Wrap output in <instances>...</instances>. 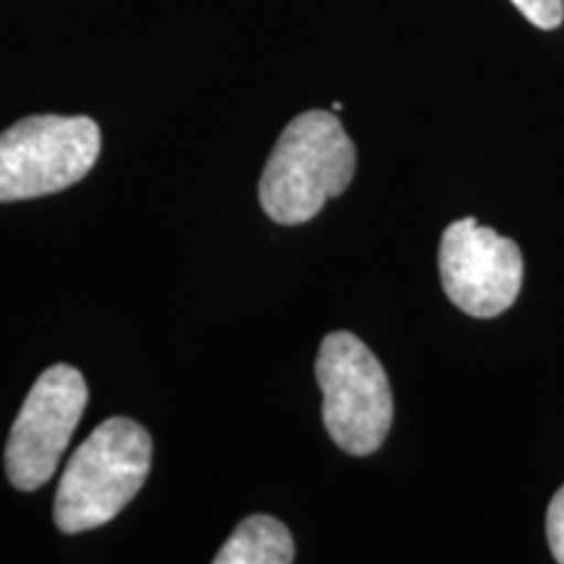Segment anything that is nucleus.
Segmentation results:
<instances>
[{
    "instance_id": "1",
    "label": "nucleus",
    "mask_w": 564,
    "mask_h": 564,
    "mask_svg": "<svg viewBox=\"0 0 564 564\" xmlns=\"http://www.w3.org/2000/svg\"><path fill=\"white\" fill-rule=\"evenodd\" d=\"M356 147L340 118L333 110H306L280 133L259 181V202L274 223H308L350 186Z\"/></svg>"
},
{
    "instance_id": "2",
    "label": "nucleus",
    "mask_w": 564,
    "mask_h": 564,
    "mask_svg": "<svg viewBox=\"0 0 564 564\" xmlns=\"http://www.w3.org/2000/svg\"><path fill=\"white\" fill-rule=\"evenodd\" d=\"M152 468V436L131 419H108L70 455L55 494V525L84 533L110 523Z\"/></svg>"
},
{
    "instance_id": "3",
    "label": "nucleus",
    "mask_w": 564,
    "mask_h": 564,
    "mask_svg": "<svg viewBox=\"0 0 564 564\" xmlns=\"http://www.w3.org/2000/svg\"><path fill=\"white\" fill-rule=\"evenodd\" d=\"M322 419L337 447L364 457L382 447L392 426V390L384 366L352 333L324 337L316 356Z\"/></svg>"
},
{
    "instance_id": "4",
    "label": "nucleus",
    "mask_w": 564,
    "mask_h": 564,
    "mask_svg": "<svg viewBox=\"0 0 564 564\" xmlns=\"http://www.w3.org/2000/svg\"><path fill=\"white\" fill-rule=\"evenodd\" d=\"M87 116H30L0 133V202L37 199L79 183L100 158Z\"/></svg>"
},
{
    "instance_id": "5",
    "label": "nucleus",
    "mask_w": 564,
    "mask_h": 564,
    "mask_svg": "<svg viewBox=\"0 0 564 564\" xmlns=\"http://www.w3.org/2000/svg\"><path fill=\"white\" fill-rule=\"evenodd\" d=\"M87 400V382L74 366L55 364L42 371L6 444V474L19 491H34L51 481Z\"/></svg>"
},
{
    "instance_id": "6",
    "label": "nucleus",
    "mask_w": 564,
    "mask_h": 564,
    "mask_svg": "<svg viewBox=\"0 0 564 564\" xmlns=\"http://www.w3.org/2000/svg\"><path fill=\"white\" fill-rule=\"evenodd\" d=\"M440 274L444 293L460 312L476 319H494L520 295L523 253L510 238L465 217L444 230Z\"/></svg>"
},
{
    "instance_id": "7",
    "label": "nucleus",
    "mask_w": 564,
    "mask_h": 564,
    "mask_svg": "<svg viewBox=\"0 0 564 564\" xmlns=\"http://www.w3.org/2000/svg\"><path fill=\"white\" fill-rule=\"evenodd\" d=\"M295 560L293 535L278 518L251 514L232 531L215 564H291Z\"/></svg>"
},
{
    "instance_id": "8",
    "label": "nucleus",
    "mask_w": 564,
    "mask_h": 564,
    "mask_svg": "<svg viewBox=\"0 0 564 564\" xmlns=\"http://www.w3.org/2000/svg\"><path fill=\"white\" fill-rule=\"evenodd\" d=\"M539 30H556L564 21V0H510Z\"/></svg>"
},
{
    "instance_id": "9",
    "label": "nucleus",
    "mask_w": 564,
    "mask_h": 564,
    "mask_svg": "<svg viewBox=\"0 0 564 564\" xmlns=\"http://www.w3.org/2000/svg\"><path fill=\"white\" fill-rule=\"evenodd\" d=\"M546 539L554 560L564 564V486L554 494L552 505L546 512Z\"/></svg>"
}]
</instances>
